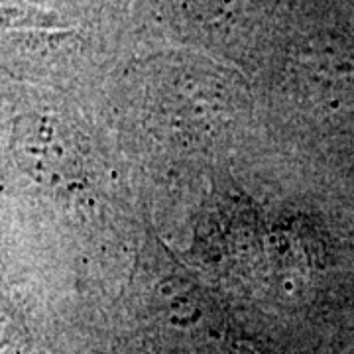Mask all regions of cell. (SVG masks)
I'll return each instance as SVG.
<instances>
[{"instance_id":"cell-1","label":"cell","mask_w":354,"mask_h":354,"mask_svg":"<svg viewBox=\"0 0 354 354\" xmlns=\"http://www.w3.org/2000/svg\"><path fill=\"white\" fill-rule=\"evenodd\" d=\"M14 153L36 179L62 183L79 174L75 144L55 120L34 116L20 122L14 136Z\"/></svg>"}]
</instances>
